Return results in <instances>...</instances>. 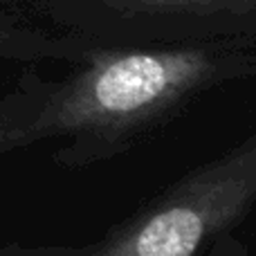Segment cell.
<instances>
[{
    "label": "cell",
    "mask_w": 256,
    "mask_h": 256,
    "mask_svg": "<svg viewBox=\"0 0 256 256\" xmlns=\"http://www.w3.org/2000/svg\"><path fill=\"white\" fill-rule=\"evenodd\" d=\"M202 236V218L186 207L162 212L140 232L137 256H191Z\"/></svg>",
    "instance_id": "obj_2"
},
{
    "label": "cell",
    "mask_w": 256,
    "mask_h": 256,
    "mask_svg": "<svg viewBox=\"0 0 256 256\" xmlns=\"http://www.w3.org/2000/svg\"><path fill=\"white\" fill-rule=\"evenodd\" d=\"M184 68L186 58L130 54L104 68L94 84V97L106 110H137L160 97L173 76Z\"/></svg>",
    "instance_id": "obj_1"
},
{
    "label": "cell",
    "mask_w": 256,
    "mask_h": 256,
    "mask_svg": "<svg viewBox=\"0 0 256 256\" xmlns=\"http://www.w3.org/2000/svg\"><path fill=\"white\" fill-rule=\"evenodd\" d=\"M176 2H198V0H176Z\"/></svg>",
    "instance_id": "obj_3"
}]
</instances>
